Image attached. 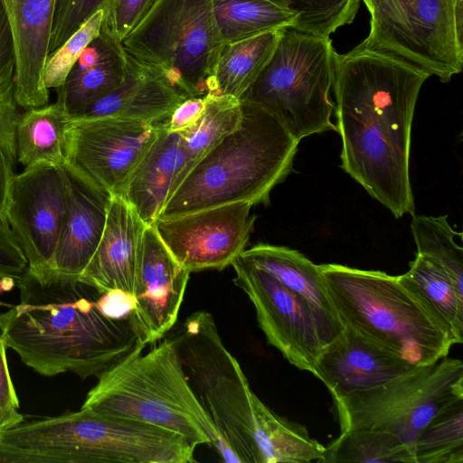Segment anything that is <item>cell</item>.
I'll use <instances>...</instances> for the list:
<instances>
[{
    "label": "cell",
    "instance_id": "1",
    "mask_svg": "<svg viewBox=\"0 0 463 463\" xmlns=\"http://www.w3.org/2000/svg\"><path fill=\"white\" fill-rule=\"evenodd\" d=\"M428 72L362 43L335 55L334 92L341 168L395 218L413 214L411 125Z\"/></svg>",
    "mask_w": 463,
    "mask_h": 463
},
{
    "label": "cell",
    "instance_id": "2",
    "mask_svg": "<svg viewBox=\"0 0 463 463\" xmlns=\"http://www.w3.org/2000/svg\"><path fill=\"white\" fill-rule=\"evenodd\" d=\"M16 287L20 301L0 313V335L41 375L99 377L146 345L133 318L106 316L100 293L78 278L26 269Z\"/></svg>",
    "mask_w": 463,
    "mask_h": 463
},
{
    "label": "cell",
    "instance_id": "3",
    "mask_svg": "<svg viewBox=\"0 0 463 463\" xmlns=\"http://www.w3.org/2000/svg\"><path fill=\"white\" fill-rule=\"evenodd\" d=\"M239 126L185 175L158 219L222 204H268L271 190L290 174L299 141L262 107L240 99Z\"/></svg>",
    "mask_w": 463,
    "mask_h": 463
},
{
    "label": "cell",
    "instance_id": "4",
    "mask_svg": "<svg viewBox=\"0 0 463 463\" xmlns=\"http://www.w3.org/2000/svg\"><path fill=\"white\" fill-rule=\"evenodd\" d=\"M5 442L14 463H192L196 448L173 430L82 408L23 421Z\"/></svg>",
    "mask_w": 463,
    "mask_h": 463
},
{
    "label": "cell",
    "instance_id": "5",
    "mask_svg": "<svg viewBox=\"0 0 463 463\" xmlns=\"http://www.w3.org/2000/svg\"><path fill=\"white\" fill-rule=\"evenodd\" d=\"M318 269L343 327L413 366L449 354L451 343L397 276L340 264Z\"/></svg>",
    "mask_w": 463,
    "mask_h": 463
},
{
    "label": "cell",
    "instance_id": "6",
    "mask_svg": "<svg viewBox=\"0 0 463 463\" xmlns=\"http://www.w3.org/2000/svg\"><path fill=\"white\" fill-rule=\"evenodd\" d=\"M81 408L173 430L196 447L213 446L217 439L171 337L146 354L141 350L130 354L101 373Z\"/></svg>",
    "mask_w": 463,
    "mask_h": 463
},
{
    "label": "cell",
    "instance_id": "7",
    "mask_svg": "<svg viewBox=\"0 0 463 463\" xmlns=\"http://www.w3.org/2000/svg\"><path fill=\"white\" fill-rule=\"evenodd\" d=\"M170 337L217 431L213 447L225 462L260 463L253 439L252 390L237 359L224 345L212 314L193 313Z\"/></svg>",
    "mask_w": 463,
    "mask_h": 463
},
{
    "label": "cell",
    "instance_id": "8",
    "mask_svg": "<svg viewBox=\"0 0 463 463\" xmlns=\"http://www.w3.org/2000/svg\"><path fill=\"white\" fill-rule=\"evenodd\" d=\"M335 55L329 37L284 28L271 58L241 99L268 110L298 141L336 131L330 97Z\"/></svg>",
    "mask_w": 463,
    "mask_h": 463
},
{
    "label": "cell",
    "instance_id": "9",
    "mask_svg": "<svg viewBox=\"0 0 463 463\" xmlns=\"http://www.w3.org/2000/svg\"><path fill=\"white\" fill-rule=\"evenodd\" d=\"M213 2L156 0L122 41L124 51L159 70L186 97L208 95L225 45Z\"/></svg>",
    "mask_w": 463,
    "mask_h": 463
},
{
    "label": "cell",
    "instance_id": "10",
    "mask_svg": "<svg viewBox=\"0 0 463 463\" xmlns=\"http://www.w3.org/2000/svg\"><path fill=\"white\" fill-rule=\"evenodd\" d=\"M461 398L463 362L447 355L383 385L334 399V402L341 432H391L413 452L416 439L430 420Z\"/></svg>",
    "mask_w": 463,
    "mask_h": 463
},
{
    "label": "cell",
    "instance_id": "11",
    "mask_svg": "<svg viewBox=\"0 0 463 463\" xmlns=\"http://www.w3.org/2000/svg\"><path fill=\"white\" fill-rule=\"evenodd\" d=\"M165 121L71 118L66 129L64 167L111 196L119 195Z\"/></svg>",
    "mask_w": 463,
    "mask_h": 463
},
{
    "label": "cell",
    "instance_id": "12",
    "mask_svg": "<svg viewBox=\"0 0 463 463\" xmlns=\"http://www.w3.org/2000/svg\"><path fill=\"white\" fill-rule=\"evenodd\" d=\"M231 266L235 271L233 282L251 301L267 342L289 364L314 375L326 343L309 304L241 255Z\"/></svg>",
    "mask_w": 463,
    "mask_h": 463
},
{
    "label": "cell",
    "instance_id": "13",
    "mask_svg": "<svg viewBox=\"0 0 463 463\" xmlns=\"http://www.w3.org/2000/svg\"><path fill=\"white\" fill-rule=\"evenodd\" d=\"M71 177L62 166L36 165L13 176L6 221L33 273L54 271Z\"/></svg>",
    "mask_w": 463,
    "mask_h": 463
},
{
    "label": "cell",
    "instance_id": "14",
    "mask_svg": "<svg viewBox=\"0 0 463 463\" xmlns=\"http://www.w3.org/2000/svg\"><path fill=\"white\" fill-rule=\"evenodd\" d=\"M237 202L165 219L154 227L177 262L190 272L222 269L244 250L256 216Z\"/></svg>",
    "mask_w": 463,
    "mask_h": 463
},
{
    "label": "cell",
    "instance_id": "15",
    "mask_svg": "<svg viewBox=\"0 0 463 463\" xmlns=\"http://www.w3.org/2000/svg\"><path fill=\"white\" fill-rule=\"evenodd\" d=\"M190 273L155 227L147 225L139 244L133 293V318L146 345L164 338L175 325Z\"/></svg>",
    "mask_w": 463,
    "mask_h": 463
},
{
    "label": "cell",
    "instance_id": "16",
    "mask_svg": "<svg viewBox=\"0 0 463 463\" xmlns=\"http://www.w3.org/2000/svg\"><path fill=\"white\" fill-rule=\"evenodd\" d=\"M407 24V61L442 82L463 64V5L456 0H400Z\"/></svg>",
    "mask_w": 463,
    "mask_h": 463
},
{
    "label": "cell",
    "instance_id": "17",
    "mask_svg": "<svg viewBox=\"0 0 463 463\" xmlns=\"http://www.w3.org/2000/svg\"><path fill=\"white\" fill-rule=\"evenodd\" d=\"M12 36L15 99L24 109L49 103L43 73L49 56L56 0H1Z\"/></svg>",
    "mask_w": 463,
    "mask_h": 463
},
{
    "label": "cell",
    "instance_id": "18",
    "mask_svg": "<svg viewBox=\"0 0 463 463\" xmlns=\"http://www.w3.org/2000/svg\"><path fill=\"white\" fill-rule=\"evenodd\" d=\"M415 367L344 327L322 351L314 376L334 400L383 385Z\"/></svg>",
    "mask_w": 463,
    "mask_h": 463
},
{
    "label": "cell",
    "instance_id": "19",
    "mask_svg": "<svg viewBox=\"0 0 463 463\" xmlns=\"http://www.w3.org/2000/svg\"><path fill=\"white\" fill-rule=\"evenodd\" d=\"M147 225L119 195H113L99 243L79 279L100 294L133 296L139 244Z\"/></svg>",
    "mask_w": 463,
    "mask_h": 463
},
{
    "label": "cell",
    "instance_id": "20",
    "mask_svg": "<svg viewBox=\"0 0 463 463\" xmlns=\"http://www.w3.org/2000/svg\"><path fill=\"white\" fill-rule=\"evenodd\" d=\"M187 98L159 70L127 54L123 82L74 118H114L156 123L166 120Z\"/></svg>",
    "mask_w": 463,
    "mask_h": 463
},
{
    "label": "cell",
    "instance_id": "21",
    "mask_svg": "<svg viewBox=\"0 0 463 463\" xmlns=\"http://www.w3.org/2000/svg\"><path fill=\"white\" fill-rule=\"evenodd\" d=\"M69 174L70 196L54 257V271L79 278L99 243L112 196Z\"/></svg>",
    "mask_w": 463,
    "mask_h": 463
},
{
    "label": "cell",
    "instance_id": "22",
    "mask_svg": "<svg viewBox=\"0 0 463 463\" xmlns=\"http://www.w3.org/2000/svg\"><path fill=\"white\" fill-rule=\"evenodd\" d=\"M241 256L272 275L309 304L317 317L326 345L340 335L344 327L318 265L296 250L263 243L245 250Z\"/></svg>",
    "mask_w": 463,
    "mask_h": 463
},
{
    "label": "cell",
    "instance_id": "23",
    "mask_svg": "<svg viewBox=\"0 0 463 463\" xmlns=\"http://www.w3.org/2000/svg\"><path fill=\"white\" fill-rule=\"evenodd\" d=\"M179 133L165 121L157 137L137 163L119 194L146 225H154L180 172L183 157Z\"/></svg>",
    "mask_w": 463,
    "mask_h": 463
},
{
    "label": "cell",
    "instance_id": "24",
    "mask_svg": "<svg viewBox=\"0 0 463 463\" xmlns=\"http://www.w3.org/2000/svg\"><path fill=\"white\" fill-rule=\"evenodd\" d=\"M127 54L122 44L99 34L84 49L59 88L61 99L71 118L86 107L107 96L124 80Z\"/></svg>",
    "mask_w": 463,
    "mask_h": 463
},
{
    "label": "cell",
    "instance_id": "25",
    "mask_svg": "<svg viewBox=\"0 0 463 463\" xmlns=\"http://www.w3.org/2000/svg\"><path fill=\"white\" fill-rule=\"evenodd\" d=\"M397 279L452 345L463 343V294L441 269L416 254L409 270Z\"/></svg>",
    "mask_w": 463,
    "mask_h": 463
},
{
    "label": "cell",
    "instance_id": "26",
    "mask_svg": "<svg viewBox=\"0 0 463 463\" xmlns=\"http://www.w3.org/2000/svg\"><path fill=\"white\" fill-rule=\"evenodd\" d=\"M250 404L260 463H323L326 447L305 426L275 413L253 392Z\"/></svg>",
    "mask_w": 463,
    "mask_h": 463
},
{
    "label": "cell",
    "instance_id": "27",
    "mask_svg": "<svg viewBox=\"0 0 463 463\" xmlns=\"http://www.w3.org/2000/svg\"><path fill=\"white\" fill-rule=\"evenodd\" d=\"M25 110L20 114L14 131L17 163L24 168L64 165L71 116L61 99Z\"/></svg>",
    "mask_w": 463,
    "mask_h": 463
},
{
    "label": "cell",
    "instance_id": "28",
    "mask_svg": "<svg viewBox=\"0 0 463 463\" xmlns=\"http://www.w3.org/2000/svg\"><path fill=\"white\" fill-rule=\"evenodd\" d=\"M283 29L226 43L208 95L241 99L271 58Z\"/></svg>",
    "mask_w": 463,
    "mask_h": 463
},
{
    "label": "cell",
    "instance_id": "29",
    "mask_svg": "<svg viewBox=\"0 0 463 463\" xmlns=\"http://www.w3.org/2000/svg\"><path fill=\"white\" fill-rule=\"evenodd\" d=\"M206 97V107L202 116L193 126L179 133L183 163L169 196L190 170L241 122L242 111L239 99L231 96Z\"/></svg>",
    "mask_w": 463,
    "mask_h": 463
},
{
    "label": "cell",
    "instance_id": "30",
    "mask_svg": "<svg viewBox=\"0 0 463 463\" xmlns=\"http://www.w3.org/2000/svg\"><path fill=\"white\" fill-rule=\"evenodd\" d=\"M220 33L226 43L292 27L295 16L272 0H214Z\"/></svg>",
    "mask_w": 463,
    "mask_h": 463
},
{
    "label": "cell",
    "instance_id": "31",
    "mask_svg": "<svg viewBox=\"0 0 463 463\" xmlns=\"http://www.w3.org/2000/svg\"><path fill=\"white\" fill-rule=\"evenodd\" d=\"M416 463L412 450L397 435L378 430L341 432L326 447L323 463Z\"/></svg>",
    "mask_w": 463,
    "mask_h": 463
},
{
    "label": "cell",
    "instance_id": "32",
    "mask_svg": "<svg viewBox=\"0 0 463 463\" xmlns=\"http://www.w3.org/2000/svg\"><path fill=\"white\" fill-rule=\"evenodd\" d=\"M411 215L417 254L441 269L463 294V248L456 241L462 233L452 229L448 215Z\"/></svg>",
    "mask_w": 463,
    "mask_h": 463
},
{
    "label": "cell",
    "instance_id": "33",
    "mask_svg": "<svg viewBox=\"0 0 463 463\" xmlns=\"http://www.w3.org/2000/svg\"><path fill=\"white\" fill-rule=\"evenodd\" d=\"M416 463H463V398L435 414L419 433Z\"/></svg>",
    "mask_w": 463,
    "mask_h": 463
},
{
    "label": "cell",
    "instance_id": "34",
    "mask_svg": "<svg viewBox=\"0 0 463 463\" xmlns=\"http://www.w3.org/2000/svg\"><path fill=\"white\" fill-rule=\"evenodd\" d=\"M291 13V28L317 36L329 37L338 28L351 24L362 0H272Z\"/></svg>",
    "mask_w": 463,
    "mask_h": 463
},
{
    "label": "cell",
    "instance_id": "35",
    "mask_svg": "<svg viewBox=\"0 0 463 463\" xmlns=\"http://www.w3.org/2000/svg\"><path fill=\"white\" fill-rule=\"evenodd\" d=\"M368 9L370 33L362 43L407 61V24L400 0H362Z\"/></svg>",
    "mask_w": 463,
    "mask_h": 463
},
{
    "label": "cell",
    "instance_id": "36",
    "mask_svg": "<svg viewBox=\"0 0 463 463\" xmlns=\"http://www.w3.org/2000/svg\"><path fill=\"white\" fill-rule=\"evenodd\" d=\"M102 16V10L96 12L48 56L43 73V83L48 90L63 85L81 52L99 34Z\"/></svg>",
    "mask_w": 463,
    "mask_h": 463
},
{
    "label": "cell",
    "instance_id": "37",
    "mask_svg": "<svg viewBox=\"0 0 463 463\" xmlns=\"http://www.w3.org/2000/svg\"><path fill=\"white\" fill-rule=\"evenodd\" d=\"M156 0H107L100 33L121 43L146 16Z\"/></svg>",
    "mask_w": 463,
    "mask_h": 463
},
{
    "label": "cell",
    "instance_id": "38",
    "mask_svg": "<svg viewBox=\"0 0 463 463\" xmlns=\"http://www.w3.org/2000/svg\"><path fill=\"white\" fill-rule=\"evenodd\" d=\"M107 0H56L49 55L54 52L91 15L102 10Z\"/></svg>",
    "mask_w": 463,
    "mask_h": 463
},
{
    "label": "cell",
    "instance_id": "39",
    "mask_svg": "<svg viewBox=\"0 0 463 463\" xmlns=\"http://www.w3.org/2000/svg\"><path fill=\"white\" fill-rule=\"evenodd\" d=\"M26 258L8 222L0 219V285L4 289L16 286L27 269Z\"/></svg>",
    "mask_w": 463,
    "mask_h": 463
},
{
    "label": "cell",
    "instance_id": "40",
    "mask_svg": "<svg viewBox=\"0 0 463 463\" xmlns=\"http://www.w3.org/2000/svg\"><path fill=\"white\" fill-rule=\"evenodd\" d=\"M20 114L15 83L0 73V146L16 163L14 131Z\"/></svg>",
    "mask_w": 463,
    "mask_h": 463
},
{
    "label": "cell",
    "instance_id": "41",
    "mask_svg": "<svg viewBox=\"0 0 463 463\" xmlns=\"http://www.w3.org/2000/svg\"><path fill=\"white\" fill-rule=\"evenodd\" d=\"M6 345L0 335V432L24 421L19 401L9 373Z\"/></svg>",
    "mask_w": 463,
    "mask_h": 463
},
{
    "label": "cell",
    "instance_id": "42",
    "mask_svg": "<svg viewBox=\"0 0 463 463\" xmlns=\"http://www.w3.org/2000/svg\"><path fill=\"white\" fill-rule=\"evenodd\" d=\"M207 97L187 98L181 102L165 120L170 132L180 133L193 126L206 107Z\"/></svg>",
    "mask_w": 463,
    "mask_h": 463
},
{
    "label": "cell",
    "instance_id": "43",
    "mask_svg": "<svg viewBox=\"0 0 463 463\" xmlns=\"http://www.w3.org/2000/svg\"><path fill=\"white\" fill-rule=\"evenodd\" d=\"M98 305L100 310L108 317L113 318H133L135 298L125 292L113 290L102 293L99 297Z\"/></svg>",
    "mask_w": 463,
    "mask_h": 463
},
{
    "label": "cell",
    "instance_id": "44",
    "mask_svg": "<svg viewBox=\"0 0 463 463\" xmlns=\"http://www.w3.org/2000/svg\"><path fill=\"white\" fill-rule=\"evenodd\" d=\"M16 164L0 146V219L5 221L10 185Z\"/></svg>",
    "mask_w": 463,
    "mask_h": 463
},
{
    "label": "cell",
    "instance_id": "45",
    "mask_svg": "<svg viewBox=\"0 0 463 463\" xmlns=\"http://www.w3.org/2000/svg\"><path fill=\"white\" fill-rule=\"evenodd\" d=\"M458 4L463 5V0H456Z\"/></svg>",
    "mask_w": 463,
    "mask_h": 463
}]
</instances>
